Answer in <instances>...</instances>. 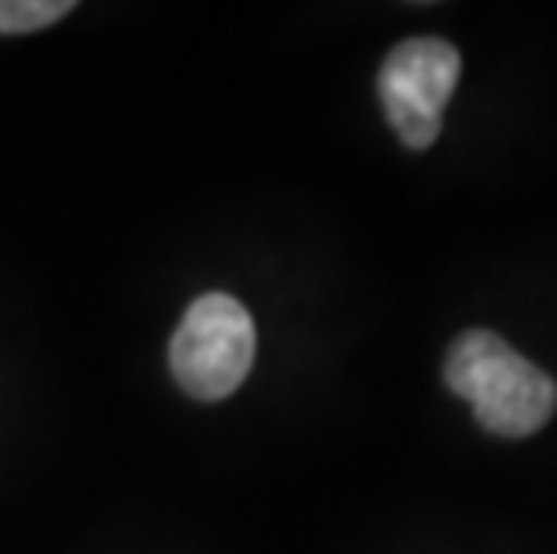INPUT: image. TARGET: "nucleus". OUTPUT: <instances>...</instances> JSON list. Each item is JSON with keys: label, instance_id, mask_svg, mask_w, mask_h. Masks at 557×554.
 I'll use <instances>...</instances> for the list:
<instances>
[{"label": "nucleus", "instance_id": "f03ea898", "mask_svg": "<svg viewBox=\"0 0 557 554\" xmlns=\"http://www.w3.org/2000/svg\"><path fill=\"white\" fill-rule=\"evenodd\" d=\"M256 360V324L245 306L223 292L195 299L170 342V368L184 393L223 399L238 389Z\"/></svg>", "mask_w": 557, "mask_h": 554}, {"label": "nucleus", "instance_id": "20e7f679", "mask_svg": "<svg viewBox=\"0 0 557 554\" xmlns=\"http://www.w3.org/2000/svg\"><path fill=\"white\" fill-rule=\"evenodd\" d=\"M73 11V0H0V33H37Z\"/></svg>", "mask_w": 557, "mask_h": 554}, {"label": "nucleus", "instance_id": "f257e3e1", "mask_svg": "<svg viewBox=\"0 0 557 554\" xmlns=\"http://www.w3.org/2000/svg\"><path fill=\"white\" fill-rule=\"evenodd\" d=\"M443 379L449 393L468 399L475 421L504 440L540 432L557 410V382L511 349L496 332L471 328L446 349Z\"/></svg>", "mask_w": 557, "mask_h": 554}, {"label": "nucleus", "instance_id": "7ed1b4c3", "mask_svg": "<svg viewBox=\"0 0 557 554\" xmlns=\"http://www.w3.org/2000/svg\"><path fill=\"white\" fill-rule=\"evenodd\" d=\"M460 84V51L443 37L396 44L377 73V101L407 148H432Z\"/></svg>", "mask_w": 557, "mask_h": 554}]
</instances>
